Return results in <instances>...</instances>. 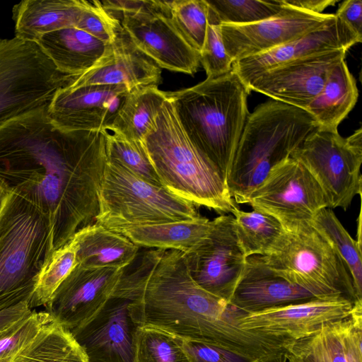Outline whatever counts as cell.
I'll use <instances>...</instances> for the list:
<instances>
[{
  "label": "cell",
  "mask_w": 362,
  "mask_h": 362,
  "mask_svg": "<svg viewBox=\"0 0 362 362\" xmlns=\"http://www.w3.org/2000/svg\"><path fill=\"white\" fill-rule=\"evenodd\" d=\"M47 106L0 127V185L48 218L52 251L95 222L107 164L105 131H67Z\"/></svg>",
  "instance_id": "6da1fadb"
},
{
  "label": "cell",
  "mask_w": 362,
  "mask_h": 362,
  "mask_svg": "<svg viewBox=\"0 0 362 362\" xmlns=\"http://www.w3.org/2000/svg\"><path fill=\"white\" fill-rule=\"evenodd\" d=\"M122 292L132 299L129 312L137 325L157 327L252 361L280 356L293 342L286 337L242 329L240 320L247 313L199 286L185 254L176 250H165L156 266L135 275Z\"/></svg>",
  "instance_id": "7a4b0ae2"
},
{
  "label": "cell",
  "mask_w": 362,
  "mask_h": 362,
  "mask_svg": "<svg viewBox=\"0 0 362 362\" xmlns=\"http://www.w3.org/2000/svg\"><path fill=\"white\" fill-rule=\"evenodd\" d=\"M250 93L233 71L165 92L188 138L225 182L249 114Z\"/></svg>",
  "instance_id": "3957f363"
},
{
  "label": "cell",
  "mask_w": 362,
  "mask_h": 362,
  "mask_svg": "<svg viewBox=\"0 0 362 362\" xmlns=\"http://www.w3.org/2000/svg\"><path fill=\"white\" fill-rule=\"evenodd\" d=\"M317 127L306 110L274 100L248 114L226 180L235 202L246 204L269 172Z\"/></svg>",
  "instance_id": "277c9868"
},
{
  "label": "cell",
  "mask_w": 362,
  "mask_h": 362,
  "mask_svg": "<svg viewBox=\"0 0 362 362\" xmlns=\"http://www.w3.org/2000/svg\"><path fill=\"white\" fill-rule=\"evenodd\" d=\"M144 144L162 185L176 196L218 213L237 204L216 168L191 142L167 98Z\"/></svg>",
  "instance_id": "5b68a950"
},
{
  "label": "cell",
  "mask_w": 362,
  "mask_h": 362,
  "mask_svg": "<svg viewBox=\"0 0 362 362\" xmlns=\"http://www.w3.org/2000/svg\"><path fill=\"white\" fill-rule=\"evenodd\" d=\"M52 252L47 216L28 200L6 191L0 207V311L30 303Z\"/></svg>",
  "instance_id": "8992f818"
},
{
  "label": "cell",
  "mask_w": 362,
  "mask_h": 362,
  "mask_svg": "<svg viewBox=\"0 0 362 362\" xmlns=\"http://www.w3.org/2000/svg\"><path fill=\"white\" fill-rule=\"evenodd\" d=\"M279 276L320 298H357L344 261L331 242L311 222L286 230L272 252L261 256Z\"/></svg>",
  "instance_id": "52a82bcc"
},
{
  "label": "cell",
  "mask_w": 362,
  "mask_h": 362,
  "mask_svg": "<svg viewBox=\"0 0 362 362\" xmlns=\"http://www.w3.org/2000/svg\"><path fill=\"white\" fill-rule=\"evenodd\" d=\"M98 200L95 222L105 226L156 224L201 216L192 202L107 159Z\"/></svg>",
  "instance_id": "ba28073f"
},
{
  "label": "cell",
  "mask_w": 362,
  "mask_h": 362,
  "mask_svg": "<svg viewBox=\"0 0 362 362\" xmlns=\"http://www.w3.org/2000/svg\"><path fill=\"white\" fill-rule=\"evenodd\" d=\"M77 76L59 70L35 42L0 38V127L47 105Z\"/></svg>",
  "instance_id": "9c48e42d"
},
{
  "label": "cell",
  "mask_w": 362,
  "mask_h": 362,
  "mask_svg": "<svg viewBox=\"0 0 362 362\" xmlns=\"http://www.w3.org/2000/svg\"><path fill=\"white\" fill-rule=\"evenodd\" d=\"M100 4L160 69L190 75L197 71L200 54L173 23L168 1L105 0Z\"/></svg>",
  "instance_id": "30bf717a"
},
{
  "label": "cell",
  "mask_w": 362,
  "mask_h": 362,
  "mask_svg": "<svg viewBox=\"0 0 362 362\" xmlns=\"http://www.w3.org/2000/svg\"><path fill=\"white\" fill-rule=\"evenodd\" d=\"M300 162L322 188L329 208L346 210L361 195L362 129L347 138L337 130L317 127L294 150Z\"/></svg>",
  "instance_id": "8fae6325"
},
{
  "label": "cell",
  "mask_w": 362,
  "mask_h": 362,
  "mask_svg": "<svg viewBox=\"0 0 362 362\" xmlns=\"http://www.w3.org/2000/svg\"><path fill=\"white\" fill-rule=\"evenodd\" d=\"M246 204L276 218L286 230L311 222L320 210L329 208L317 182L291 157L269 172Z\"/></svg>",
  "instance_id": "7c38bea8"
},
{
  "label": "cell",
  "mask_w": 362,
  "mask_h": 362,
  "mask_svg": "<svg viewBox=\"0 0 362 362\" xmlns=\"http://www.w3.org/2000/svg\"><path fill=\"white\" fill-rule=\"evenodd\" d=\"M185 257L195 282L228 303L247 259L237 236L233 216L222 214L212 220L207 236Z\"/></svg>",
  "instance_id": "4fadbf2b"
},
{
  "label": "cell",
  "mask_w": 362,
  "mask_h": 362,
  "mask_svg": "<svg viewBox=\"0 0 362 362\" xmlns=\"http://www.w3.org/2000/svg\"><path fill=\"white\" fill-rule=\"evenodd\" d=\"M347 50L322 52L269 69L251 80L249 91L306 110L322 88L331 69L345 59Z\"/></svg>",
  "instance_id": "5bb4252c"
},
{
  "label": "cell",
  "mask_w": 362,
  "mask_h": 362,
  "mask_svg": "<svg viewBox=\"0 0 362 362\" xmlns=\"http://www.w3.org/2000/svg\"><path fill=\"white\" fill-rule=\"evenodd\" d=\"M128 93L123 85H69L55 93L47 115L64 130L107 131Z\"/></svg>",
  "instance_id": "9a60e30c"
},
{
  "label": "cell",
  "mask_w": 362,
  "mask_h": 362,
  "mask_svg": "<svg viewBox=\"0 0 362 362\" xmlns=\"http://www.w3.org/2000/svg\"><path fill=\"white\" fill-rule=\"evenodd\" d=\"M332 16L284 6V10L272 18L247 25L221 24V31L226 51L234 62L298 38L320 27Z\"/></svg>",
  "instance_id": "2e32d148"
},
{
  "label": "cell",
  "mask_w": 362,
  "mask_h": 362,
  "mask_svg": "<svg viewBox=\"0 0 362 362\" xmlns=\"http://www.w3.org/2000/svg\"><path fill=\"white\" fill-rule=\"evenodd\" d=\"M131 302L127 297L112 295L93 317L70 330L88 362H134L138 325L130 315Z\"/></svg>",
  "instance_id": "e0dca14e"
},
{
  "label": "cell",
  "mask_w": 362,
  "mask_h": 362,
  "mask_svg": "<svg viewBox=\"0 0 362 362\" xmlns=\"http://www.w3.org/2000/svg\"><path fill=\"white\" fill-rule=\"evenodd\" d=\"M122 269L76 265L45 305L53 319L71 330L93 317L112 296Z\"/></svg>",
  "instance_id": "ac0fdd59"
},
{
  "label": "cell",
  "mask_w": 362,
  "mask_h": 362,
  "mask_svg": "<svg viewBox=\"0 0 362 362\" xmlns=\"http://www.w3.org/2000/svg\"><path fill=\"white\" fill-rule=\"evenodd\" d=\"M354 303L339 297L270 308L247 314L240 320V327L296 341L313 334L324 324L349 317Z\"/></svg>",
  "instance_id": "d6986e66"
},
{
  "label": "cell",
  "mask_w": 362,
  "mask_h": 362,
  "mask_svg": "<svg viewBox=\"0 0 362 362\" xmlns=\"http://www.w3.org/2000/svg\"><path fill=\"white\" fill-rule=\"evenodd\" d=\"M361 40L362 37L333 14L322 25L298 38L234 62L232 71L246 86L251 80L269 69L322 52L348 50Z\"/></svg>",
  "instance_id": "ffe728a7"
},
{
  "label": "cell",
  "mask_w": 362,
  "mask_h": 362,
  "mask_svg": "<svg viewBox=\"0 0 362 362\" xmlns=\"http://www.w3.org/2000/svg\"><path fill=\"white\" fill-rule=\"evenodd\" d=\"M161 69L139 50L119 24L116 36L100 61L80 74L70 85H123L128 91L146 86H158Z\"/></svg>",
  "instance_id": "44dd1931"
},
{
  "label": "cell",
  "mask_w": 362,
  "mask_h": 362,
  "mask_svg": "<svg viewBox=\"0 0 362 362\" xmlns=\"http://www.w3.org/2000/svg\"><path fill=\"white\" fill-rule=\"evenodd\" d=\"M316 298L313 292L279 276L261 256H250L228 303L248 314Z\"/></svg>",
  "instance_id": "7402d4cb"
},
{
  "label": "cell",
  "mask_w": 362,
  "mask_h": 362,
  "mask_svg": "<svg viewBox=\"0 0 362 362\" xmlns=\"http://www.w3.org/2000/svg\"><path fill=\"white\" fill-rule=\"evenodd\" d=\"M362 301L349 317L326 323L294 341L288 352L295 362H362Z\"/></svg>",
  "instance_id": "603a6c76"
},
{
  "label": "cell",
  "mask_w": 362,
  "mask_h": 362,
  "mask_svg": "<svg viewBox=\"0 0 362 362\" xmlns=\"http://www.w3.org/2000/svg\"><path fill=\"white\" fill-rule=\"evenodd\" d=\"M36 43L59 70L74 75L94 67L110 46L74 26L45 34Z\"/></svg>",
  "instance_id": "cb8c5ba5"
},
{
  "label": "cell",
  "mask_w": 362,
  "mask_h": 362,
  "mask_svg": "<svg viewBox=\"0 0 362 362\" xmlns=\"http://www.w3.org/2000/svg\"><path fill=\"white\" fill-rule=\"evenodd\" d=\"M87 1L24 0L14 5L15 37L36 42L43 35L76 26Z\"/></svg>",
  "instance_id": "d4e9b609"
},
{
  "label": "cell",
  "mask_w": 362,
  "mask_h": 362,
  "mask_svg": "<svg viewBox=\"0 0 362 362\" xmlns=\"http://www.w3.org/2000/svg\"><path fill=\"white\" fill-rule=\"evenodd\" d=\"M212 221L200 216L194 220L163 223L105 227L124 235L139 247L176 250L185 254L207 236Z\"/></svg>",
  "instance_id": "484cf974"
},
{
  "label": "cell",
  "mask_w": 362,
  "mask_h": 362,
  "mask_svg": "<svg viewBox=\"0 0 362 362\" xmlns=\"http://www.w3.org/2000/svg\"><path fill=\"white\" fill-rule=\"evenodd\" d=\"M78 265L85 268L123 269L141 247L124 235L96 222L76 232Z\"/></svg>",
  "instance_id": "4316f807"
},
{
  "label": "cell",
  "mask_w": 362,
  "mask_h": 362,
  "mask_svg": "<svg viewBox=\"0 0 362 362\" xmlns=\"http://www.w3.org/2000/svg\"><path fill=\"white\" fill-rule=\"evenodd\" d=\"M358 88L344 59L329 71L322 88L306 108L320 129L337 130L357 102Z\"/></svg>",
  "instance_id": "83f0119b"
},
{
  "label": "cell",
  "mask_w": 362,
  "mask_h": 362,
  "mask_svg": "<svg viewBox=\"0 0 362 362\" xmlns=\"http://www.w3.org/2000/svg\"><path fill=\"white\" fill-rule=\"evenodd\" d=\"M165 92L150 86L129 91L107 131L126 139L144 141L154 127L156 117L164 102Z\"/></svg>",
  "instance_id": "f1b7e54d"
},
{
  "label": "cell",
  "mask_w": 362,
  "mask_h": 362,
  "mask_svg": "<svg viewBox=\"0 0 362 362\" xmlns=\"http://www.w3.org/2000/svg\"><path fill=\"white\" fill-rule=\"evenodd\" d=\"M9 362H88V361L70 330L53 320Z\"/></svg>",
  "instance_id": "f546056e"
},
{
  "label": "cell",
  "mask_w": 362,
  "mask_h": 362,
  "mask_svg": "<svg viewBox=\"0 0 362 362\" xmlns=\"http://www.w3.org/2000/svg\"><path fill=\"white\" fill-rule=\"evenodd\" d=\"M230 213L247 258L269 255L286 231L276 218L263 211L257 209L245 211L236 205Z\"/></svg>",
  "instance_id": "4dcf8cb0"
},
{
  "label": "cell",
  "mask_w": 362,
  "mask_h": 362,
  "mask_svg": "<svg viewBox=\"0 0 362 362\" xmlns=\"http://www.w3.org/2000/svg\"><path fill=\"white\" fill-rule=\"evenodd\" d=\"M134 362H190L184 340L161 329L138 325L134 337Z\"/></svg>",
  "instance_id": "1f68e13d"
},
{
  "label": "cell",
  "mask_w": 362,
  "mask_h": 362,
  "mask_svg": "<svg viewBox=\"0 0 362 362\" xmlns=\"http://www.w3.org/2000/svg\"><path fill=\"white\" fill-rule=\"evenodd\" d=\"M311 223L331 242L344 261L357 298L362 300L361 246L349 234L330 208L320 210Z\"/></svg>",
  "instance_id": "d6a6232c"
},
{
  "label": "cell",
  "mask_w": 362,
  "mask_h": 362,
  "mask_svg": "<svg viewBox=\"0 0 362 362\" xmlns=\"http://www.w3.org/2000/svg\"><path fill=\"white\" fill-rule=\"evenodd\" d=\"M77 239L75 235L63 246L54 250L41 269L30 300L31 309L45 306L56 290L78 264Z\"/></svg>",
  "instance_id": "836d02e7"
},
{
  "label": "cell",
  "mask_w": 362,
  "mask_h": 362,
  "mask_svg": "<svg viewBox=\"0 0 362 362\" xmlns=\"http://www.w3.org/2000/svg\"><path fill=\"white\" fill-rule=\"evenodd\" d=\"M106 154L113 162L139 177L156 185H162L146 150L144 141L126 139L105 131Z\"/></svg>",
  "instance_id": "e575fe53"
},
{
  "label": "cell",
  "mask_w": 362,
  "mask_h": 362,
  "mask_svg": "<svg viewBox=\"0 0 362 362\" xmlns=\"http://www.w3.org/2000/svg\"><path fill=\"white\" fill-rule=\"evenodd\" d=\"M220 24L247 25L272 18L281 12V0H206Z\"/></svg>",
  "instance_id": "d590c367"
},
{
  "label": "cell",
  "mask_w": 362,
  "mask_h": 362,
  "mask_svg": "<svg viewBox=\"0 0 362 362\" xmlns=\"http://www.w3.org/2000/svg\"><path fill=\"white\" fill-rule=\"evenodd\" d=\"M168 3L173 23L187 43L200 54L208 25L206 0H174Z\"/></svg>",
  "instance_id": "8d00e7d4"
},
{
  "label": "cell",
  "mask_w": 362,
  "mask_h": 362,
  "mask_svg": "<svg viewBox=\"0 0 362 362\" xmlns=\"http://www.w3.org/2000/svg\"><path fill=\"white\" fill-rule=\"evenodd\" d=\"M53 317L49 313L31 311L0 335V362H9Z\"/></svg>",
  "instance_id": "74e56055"
},
{
  "label": "cell",
  "mask_w": 362,
  "mask_h": 362,
  "mask_svg": "<svg viewBox=\"0 0 362 362\" xmlns=\"http://www.w3.org/2000/svg\"><path fill=\"white\" fill-rule=\"evenodd\" d=\"M200 63L207 78H216L230 72L233 64L223 42L221 24L209 8L205 40L200 52Z\"/></svg>",
  "instance_id": "f35d334b"
},
{
  "label": "cell",
  "mask_w": 362,
  "mask_h": 362,
  "mask_svg": "<svg viewBox=\"0 0 362 362\" xmlns=\"http://www.w3.org/2000/svg\"><path fill=\"white\" fill-rule=\"evenodd\" d=\"M119 24V21L102 8L98 1H87L86 7L75 27L110 44L116 36Z\"/></svg>",
  "instance_id": "ab89813d"
},
{
  "label": "cell",
  "mask_w": 362,
  "mask_h": 362,
  "mask_svg": "<svg viewBox=\"0 0 362 362\" xmlns=\"http://www.w3.org/2000/svg\"><path fill=\"white\" fill-rule=\"evenodd\" d=\"M184 340V339H183ZM190 362H264L252 361L223 349L202 343L184 340ZM274 359V358H273ZM271 360V359H270ZM269 361V360H267Z\"/></svg>",
  "instance_id": "60d3db41"
},
{
  "label": "cell",
  "mask_w": 362,
  "mask_h": 362,
  "mask_svg": "<svg viewBox=\"0 0 362 362\" xmlns=\"http://www.w3.org/2000/svg\"><path fill=\"white\" fill-rule=\"evenodd\" d=\"M335 16L345 23L356 34L362 37V1H344Z\"/></svg>",
  "instance_id": "b9f144b4"
},
{
  "label": "cell",
  "mask_w": 362,
  "mask_h": 362,
  "mask_svg": "<svg viewBox=\"0 0 362 362\" xmlns=\"http://www.w3.org/2000/svg\"><path fill=\"white\" fill-rule=\"evenodd\" d=\"M31 311L29 301L21 302L16 305L0 311V334L28 315Z\"/></svg>",
  "instance_id": "7bdbcfd3"
},
{
  "label": "cell",
  "mask_w": 362,
  "mask_h": 362,
  "mask_svg": "<svg viewBox=\"0 0 362 362\" xmlns=\"http://www.w3.org/2000/svg\"><path fill=\"white\" fill-rule=\"evenodd\" d=\"M286 6L314 14H322L329 6H334L338 0H281Z\"/></svg>",
  "instance_id": "ee69618b"
},
{
  "label": "cell",
  "mask_w": 362,
  "mask_h": 362,
  "mask_svg": "<svg viewBox=\"0 0 362 362\" xmlns=\"http://www.w3.org/2000/svg\"><path fill=\"white\" fill-rule=\"evenodd\" d=\"M264 362H295L288 352L284 353L281 356Z\"/></svg>",
  "instance_id": "f6af8a7d"
},
{
  "label": "cell",
  "mask_w": 362,
  "mask_h": 362,
  "mask_svg": "<svg viewBox=\"0 0 362 362\" xmlns=\"http://www.w3.org/2000/svg\"><path fill=\"white\" fill-rule=\"evenodd\" d=\"M6 194V190L0 185V207L1 204L2 199Z\"/></svg>",
  "instance_id": "bcb514c9"
},
{
  "label": "cell",
  "mask_w": 362,
  "mask_h": 362,
  "mask_svg": "<svg viewBox=\"0 0 362 362\" xmlns=\"http://www.w3.org/2000/svg\"><path fill=\"white\" fill-rule=\"evenodd\" d=\"M2 333H3V332H2ZM1 334H0V335H1Z\"/></svg>",
  "instance_id": "7dc6e473"
}]
</instances>
